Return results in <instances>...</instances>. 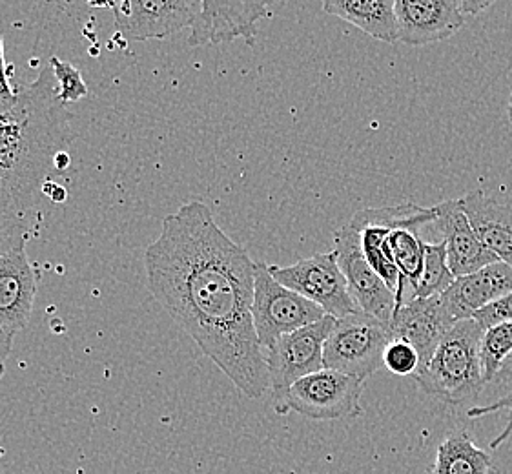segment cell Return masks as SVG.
<instances>
[{"label": "cell", "instance_id": "obj_23", "mask_svg": "<svg viewBox=\"0 0 512 474\" xmlns=\"http://www.w3.org/2000/svg\"><path fill=\"white\" fill-rule=\"evenodd\" d=\"M512 354V321L485 330L482 340V367L485 383H494L503 363Z\"/></svg>", "mask_w": 512, "mask_h": 474}, {"label": "cell", "instance_id": "obj_22", "mask_svg": "<svg viewBox=\"0 0 512 474\" xmlns=\"http://www.w3.org/2000/svg\"><path fill=\"white\" fill-rule=\"evenodd\" d=\"M456 276L452 274L447 259L445 243H425V261L423 272L416 289L412 292V298H434L441 296L445 290L451 287Z\"/></svg>", "mask_w": 512, "mask_h": 474}, {"label": "cell", "instance_id": "obj_27", "mask_svg": "<svg viewBox=\"0 0 512 474\" xmlns=\"http://www.w3.org/2000/svg\"><path fill=\"white\" fill-rule=\"evenodd\" d=\"M472 320L476 321L483 330L491 329L494 325H500L505 321H512V292L480 310L478 314H474Z\"/></svg>", "mask_w": 512, "mask_h": 474}, {"label": "cell", "instance_id": "obj_3", "mask_svg": "<svg viewBox=\"0 0 512 474\" xmlns=\"http://www.w3.org/2000/svg\"><path fill=\"white\" fill-rule=\"evenodd\" d=\"M485 330L474 320L454 323L431 360L414 376L421 391L447 405H463L480 396L483 378L482 340Z\"/></svg>", "mask_w": 512, "mask_h": 474}, {"label": "cell", "instance_id": "obj_16", "mask_svg": "<svg viewBox=\"0 0 512 474\" xmlns=\"http://www.w3.org/2000/svg\"><path fill=\"white\" fill-rule=\"evenodd\" d=\"M37 296V276L19 248L0 256V330L17 334L30 321Z\"/></svg>", "mask_w": 512, "mask_h": 474}, {"label": "cell", "instance_id": "obj_7", "mask_svg": "<svg viewBox=\"0 0 512 474\" xmlns=\"http://www.w3.org/2000/svg\"><path fill=\"white\" fill-rule=\"evenodd\" d=\"M268 268L277 283L316 303L327 316L339 320L359 312L334 250L301 259L288 267L268 265Z\"/></svg>", "mask_w": 512, "mask_h": 474}, {"label": "cell", "instance_id": "obj_11", "mask_svg": "<svg viewBox=\"0 0 512 474\" xmlns=\"http://www.w3.org/2000/svg\"><path fill=\"white\" fill-rule=\"evenodd\" d=\"M268 17L267 2H217L203 0L188 37L190 46L221 44L245 39L254 44L257 22Z\"/></svg>", "mask_w": 512, "mask_h": 474}, {"label": "cell", "instance_id": "obj_8", "mask_svg": "<svg viewBox=\"0 0 512 474\" xmlns=\"http://www.w3.org/2000/svg\"><path fill=\"white\" fill-rule=\"evenodd\" d=\"M336 318L323 320L287 334L268 349V374L274 403L279 405L294 383L325 369V343L334 329Z\"/></svg>", "mask_w": 512, "mask_h": 474}, {"label": "cell", "instance_id": "obj_14", "mask_svg": "<svg viewBox=\"0 0 512 474\" xmlns=\"http://www.w3.org/2000/svg\"><path fill=\"white\" fill-rule=\"evenodd\" d=\"M434 223L443 236L449 267L456 278L478 272L500 261L483 247L480 237L476 236L469 217L461 207L460 199H449L436 205Z\"/></svg>", "mask_w": 512, "mask_h": 474}, {"label": "cell", "instance_id": "obj_28", "mask_svg": "<svg viewBox=\"0 0 512 474\" xmlns=\"http://www.w3.org/2000/svg\"><path fill=\"white\" fill-rule=\"evenodd\" d=\"M10 72L11 66H6L4 59V37L0 33V112L11 108L19 97V88L11 86Z\"/></svg>", "mask_w": 512, "mask_h": 474}, {"label": "cell", "instance_id": "obj_2", "mask_svg": "<svg viewBox=\"0 0 512 474\" xmlns=\"http://www.w3.org/2000/svg\"><path fill=\"white\" fill-rule=\"evenodd\" d=\"M70 117L57 97V83L48 66L37 81L19 86L17 103L0 112V166L37 186L53 168H68Z\"/></svg>", "mask_w": 512, "mask_h": 474}, {"label": "cell", "instance_id": "obj_10", "mask_svg": "<svg viewBox=\"0 0 512 474\" xmlns=\"http://www.w3.org/2000/svg\"><path fill=\"white\" fill-rule=\"evenodd\" d=\"M334 252L339 268L349 283L350 294L359 310L374 318L390 323L398 309V298L387 283L370 267L359 245V232L347 223L334 236Z\"/></svg>", "mask_w": 512, "mask_h": 474}, {"label": "cell", "instance_id": "obj_5", "mask_svg": "<svg viewBox=\"0 0 512 474\" xmlns=\"http://www.w3.org/2000/svg\"><path fill=\"white\" fill-rule=\"evenodd\" d=\"M327 314L316 303L277 283L267 263H256L252 320L261 349H270L279 338L314 325Z\"/></svg>", "mask_w": 512, "mask_h": 474}, {"label": "cell", "instance_id": "obj_9", "mask_svg": "<svg viewBox=\"0 0 512 474\" xmlns=\"http://www.w3.org/2000/svg\"><path fill=\"white\" fill-rule=\"evenodd\" d=\"M99 6L113 11L115 30L132 42L164 39L175 31L192 28L201 10L199 0H123Z\"/></svg>", "mask_w": 512, "mask_h": 474}, {"label": "cell", "instance_id": "obj_6", "mask_svg": "<svg viewBox=\"0 0 512 474\" xmlns=\"http://www.w3.org/2000/svg\"><path fill=\"white\" fill-rule=\"evenodd\" d=\"M361 392L363 383L358 378L321 369L294 383L276 411L279 414L294 411L316 422L356 418L361 414Z\"/></svg>", "mask_w": 512, "mask_h": 474}, {"label": "cell", "instance_id": "obj_4", "mask_svg": "<svg viewBox=\"0 0 512 474\" xmlns=\"http://www.w3.org/2000/svg\"><path fill=\"white\" fill-rule=\"evenodd\" d=\"M392 340L390 323L361 310L339 318L325 343V369L365 383L383 367V356Z\"/></svg>", "mask_w": 512, "mask_h": 474}, {"label": "cell", "instance_id": "obj_29", "mask_svg": "<svg viewBox=\"0 0 512 474\" xmlns=\"http://www.w3.org/2000/svg\"><path fill=\"white\" fill-rule=\"evenodd\" d=\"M458 10L465 15V17H476L482 11L489 10L492 6V0H456Z\"/></svg>", "mask_w": 512, "mask_h": 474}, {"label": "cell", "instance_id": "obj_31", "mask_svg": "<svg viewBox=\"0 0 512 474\" xmlns=\"http://www.w3.org/2000/svg\"><path fill=\"white\" fill-rule=\"evenodd\" d=\"M509 119H511V123H512V93H511V101H509Z\"/></svg>", "mask_w": 512, "mask_h": 474}, {"label": "cell", "instance_id": "obj_13", "mask_svg": "<svg viewBox=\"0 0 512 474\" xmlns=\"http://www.w3.org/2000/svg\"><path fill=\"white\" fill-rule=\"evenodd\" d=\"M465 19L456 0H396L398 41L409 46L445 41L463 28Z\"/></svg>", "mask_w": 512, "mask_h": 474}, {"label": "cell", "instance_id": "obj_15", "mask_svg": "<svg viewBox=\"0 0 512 474\" xmlns=\"http://www.w3.org/2000/svg\"><path fill=\"white\" fill-rule=\"evenodd\" d=\"M512 292V267L498 261L478 272L454 279L441 294L454 321L472 320L474 314Z\"/></svg>", "mask_w": 512, "mask_h": 474}, {"label": "cell", "instance_id": "obj_20", "mask_svg": "<svg viewBox=\"0 0 512 474\" xmlns=\"http://www.w3.org/2000/svg\"><path fill=\"white\" fill-rule=\"evenodd\" d=\"M383 254L400 272L403 290L416 289L423 272L425 241L416 228H392L383 243Z\"/></svg>", "mask_w": 512, "mask_h": 474}, {"label": "cell", "instance_id": "obj_19", "mask_svg": "<svg viewBox=\"0 0 512 474\" xmlns=\"http://www.w3.org/2000/svg\"><path fill=\"white\" fill-rule=\"evenodd\" d=\"M491 454L478 447L469 433L447 436L436 451L431 474H489Z\"/></svg>", "mask_w": 512, "mask_h": 474}, {"label": "cell", "instance_id": "obj_18", "mask_svg": "<svg viewBox=\"0 0 512 474\" xmlns=\"http://www.w3.org/2000/svg\"><path fill=\"white\" fill-rule=\"evenodd\" d=\"M323 11L349 22L376 41L398 42L396 0H327Z\"/></svg>", "mask_w": 512, "mask_h": 474}, {"label": "cell", "instance_id": "obj_30", "mask_svg": "<svg viewBox=\"0 0 512 474\" xmlns=\"http://www.w3.org/2000/svg\"><path fill=\"white\" fill-rule=\"evenodd\" d=\"M13 334L6 332V330H0V378L4 376L6 372V360L10 356L11 345H13Z\"/></svg>", "mask_w": 512, "mask_h": 474}, {"label": "cell", "instance_id": "obj_25", "mask_svg": "<svg viewBox=\"0 0 512 474\" xmlns=\"http://www.w3.org/2000/svg\"><path fill=\"white\" fill-rule=\"evenodd\" d=\"M509 378H512V354L505 360V363H503L502 369L498 372L494 383L505 382V380H509ZM500 411H507L509 416H507V423H505L502 433L498 434V436L492 440V449H498L500 445L505 444L507 440H511L512 438V392L511 394H507V396H503L500 400L491 403V405L472 407V409H469V413H467L469 418H482V416L500 413Z\"/></svg>", "mask_w": 512, "mask_h": 474}, {"label": "cell", "instance_id": "obj_26", "mask_svg": "<svg viewBox=\"0 0 512 474\" xmlns=\"http://www.w3.org/2000/svg\"><path fill=\"white\" fill-rule=\"evenodd\" d=\"M383 367L396 376H416L421 367L420 354L407 341L392 340L383 356Z\"/></svg>", "mask_w": 512, "mask_h": 474}, {"label": "cell", "instance_id": "obj_17", "mask_svg": "<svg viewBox=\"0 0 512 474\" xmlns=\"http://www.w3.org/2000/svg\"><path fill=\"white\" fill-rule=\"evenodd\" d=\"M460 203L483 247L512 267V207L482 190L469 192Z\"/></svg>", "mask_w": 512, "mask_h": 474}, {"label": "cell", "instance_id": "obj_12", "mask_svg": "<svg viewBox=\"0 0 512 474\" xmlns=\"http://www.w3.org/2000/svg\"><path fill=\"white\" fill-rule=\"evenodd\" d=\"M454 323L458 321L449 314L441 296L410 298L394 312L390 330L394 340L407 341L418 351L421 367H425Z\"/></svg>", "mask_w": 512, "mask_h": 474}, {"label": "cell", "instance_id": "obj_1", "mask_svg": "<svg viewBox=\"0 0 512 474\" xmlns=\"http://www.w3.org/2000/svg\"><path fill=\"white\" fill-rule=\"evenodd\" d=\"M144 268L154 298L206 358L245 396L263 398L270 374L252 320L256 263L208 205L190 201L164 217Z\"/></svg>", "mask_w": 512, "mask_h": 474}, {"label": "cell", "instance_id": "obj_24", "mask_svg": "<svg viewBox=\"0 0 512 474\" xmlns=\"http://www.w3.org/2000/svg\"><path fill=\"white\" fill-rule=\"evenodd\" d=\"M55 83H57V97L61 104L77 103L88 95V86L82 79L81 70H77L70 62L62 61L59 57L50 59Z\"/></svg>", "mask_w": 512, "mask_h": 474}, {"label": "cell", "instance_id": "obj_21", "mask_svg": "<svg viewBox=\"0 0 512 474\" xmlns=\"http://www.w3.org/2000/svg\"><path fill=\"white\" fill-rule=\"evenodd\" d=\"M41 186L0 166V221L28 228L35 194Z\"/></svg>", "mask_w": 512, "mask_h": 474}]
</instances>
